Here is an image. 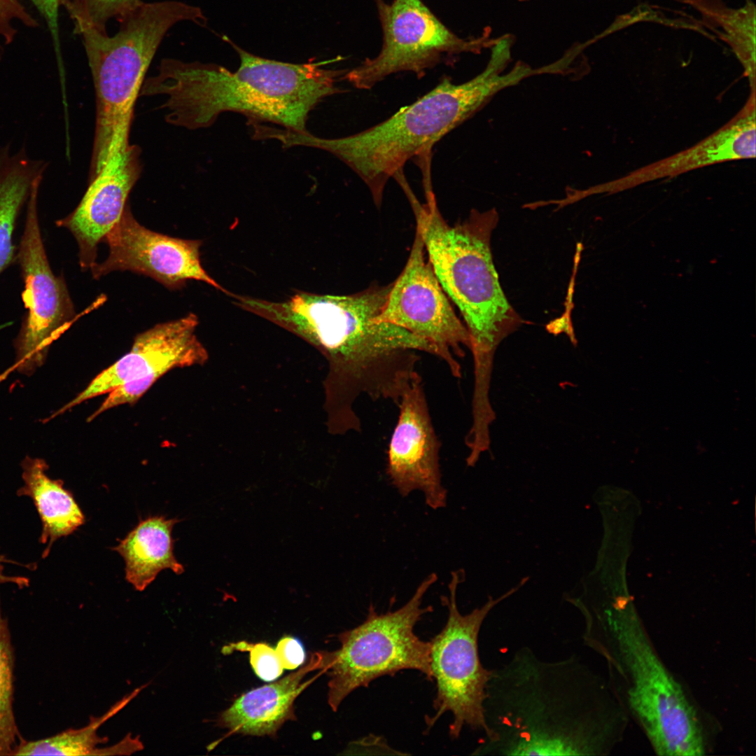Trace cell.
<instances>
[{
    "label": "cell",
    "mask_w": 756,
    "mask_h": 756,
    "mask_svg": "<svg viewBox=\"0 0 756 756\" xmlns=\"http://www.w3.org/2000/svg\"><path fill=\"white\" fill-rule=\"evenodd\" d=\"M484 716L475 754L598 756L622 740L628 713L608 681L576 655L547 661L522 647L490 670Z\"/></svg>",
    "instance_id": "obj_1"
},
{
    "label": "cell",
    "mask_w": 756,
    "mask_h": 756,
    "mask_svg": "<svg viewBox=\"0 0 756 756\" xmlns=\"http://www.w3.org/2000/svg\"><path fill=\"white\" fill-rule=\"evenodd\" d=\"M392 283H373L350 295L298 292L284 301L248 296L234 298L235 305L304 339L320 349L330 365L328 393L330 420L353 430L361 428L355 401L397 406L418 373L419 352L439 356L427 341L393 324L377 321Z\"/></svg>",
    "instance_id": "obj_2"
},
{
    "label": "cell",
    "mask_w": 756,
    "mask_h": 756,
    "mask_svg": "<svg viewBox=\"0 0 756 756\" xmlns=\"http://www.w3.org/2000/svg\"><path fill=\"white\" fill-rule=\"evenodd\" d=\"M234 48L240 59L235 71L167 58L157 74L144 80L140 95H163L166 121L188 130L207 127L231 111L303 132L310 111L324 98L342 92L337 86L342 70L268 59Z\"/></svg>",
    "instance_id": "obj_3"
},
{
    "label": "cell",
    "mask_w": 756,
    "mask_h": 756,
    "mask_svg": "<svg viewBox=\"0 0 756 756\" xmlns=\"http://www.w3.org/2000/svg\"><path fill=\"white\" fill-rule=\"evenodd\" d=\"M423 185L425 202L412 189L405 194L433 272L465 321L473 357L474 388L486 391L497 348L524 322L507 300L493 261L491 237L498 213L494 208L472 209L464 220L451 225L439 210L431 177H424Z\"/></svg>",
    "instance_id": "obj_4"
},
{
    "label": "cell",
    "mask_w": 756,
    "mask_h": 756,
    "mask_svg": "<svg viewBox=\"0 0 756 756\" xmlns=\"http://www.w3.org/2000/svg\"><path fill=\"white\" fill-rule=\"evenodd\" d=\"M584 644L606 661L608 682L659 755L700 756L708 750L700 712L658 654L636 615L624 606L580 608Z\"/></svg>",
    "instance_id": "obj_5"
},
{
    "label": "cell",
    "mask_w": 756,
    "mask_h": 756,
    "mask_svg": "<svg viewBox=\"0 0 756 756\" xmlns=\"http://www.w3.org/2000/svg\"><path fill=\"white\" fill-rule=\"evenodd\" d=\"M500 62L460 84L447 77L412 104L384 121L356 134L321 138L295 132L293 146L323 150L351 168L365 183L377 207L388 180L414 156L431 151L445 134L480 109L494 94L522 79L518 69L502 76Z\"/></svg>",
    "instance_id": "obj_6"
},
{
    "label": "cell",
    "mask_w": 756,
    "mask_h": 756,
    "mask_svg": "<svg viewBox=\"0 0 756 756\" xmlns=\"http://www.w3.org/2000/svg\"><path fill=\"white\" fill-rule=\"evenodd\" d=\"M118 32L81 31L96 96L95 132L90 176L110 151L130 144L136 100L146 73L168 31L181 21L206 22L202 10L176 0L141 1L117 19Z\"/></svg>",
    "instance_id": "obj_7"
},
{
    "label": "cell",
    "mask_w": 756,
    "mask_h": 756,
    "mask_svg": "<svg viewBox=\"0 0 756 756\" xmlns=\"http://www.w3.org/2000/svg\"><path fill=\"white\" fill-rule=\"evenodd\" d=\"M433 573L418 586L399 609L378 614L370 605L366 619L337 636L340 647L328 651V702L333 711L352 692L374 680L403 670H416L433 681L430 643L422 640L414 627L433 607H423V598L437 581Z\"/></svg>",
    "instance_id": "obj_8"
},
{
    "label": "cell",
    "mask_w": 756,
    "mask_h": 756,
    "mask_svg": "<svg viewBox=\"0 0 756 756\" xmlns=\"http://www.w3.org/2000/svg\"><path fill=\"white\" fill-rule=\"evenodd\" d=\"M448 584L449 596H441L442 604L448 611L442 631L430 640V668L435 680L434 714L426 716L429 729L445 713L452 714L449 736L457 739L464 727L486 731L484 701L490 670L479 659L478 636L484 620L491 609L507 598L527 581L524 578L516 587L496 598L490 597L480 608L463 615L456 604V589L461 572L452 571Z\"/></svg>",
    "instance_id": "obj_9"
},
{
    "label": "cell",
    "mask_w": 756,
    "mask_h": 756,
    "mask_svg": "<svg viewBox=\"0 0 756 756\" xmlns=\"http://www.w3.org/2000/svg\"><path fill=\"white\" fill-rule=\"evenodd\" d=\"M192 313L137 335L129 352L99 373L52 417L88 400L107 395L89 421L110 409L136 402L169 371L204 363L207 352L196 335Z\"/></svg>",
    "instance_id": "obj_10"
},
{
    "label": "cell",
    "mask_w": 756,
    "mask_h": 756,
    "mask_svg": "<svg viewBox=\"0 0 756 756\" xmlns=\"http://www.w3.org/2000/svg\"><path fill=\"white\" fill-rule=\"evenodd\" d=\"M42 178H37L27 201L24 228L18 260L24 282L22 300L27 310L14 342L13 369L31 375L42 365L52 343L76 316L74 303L63 276H56L42 239L37 197Z\"/></svg>",
    "instance_id": "obj_11"
},
{
    "label": "cell",
    "mask_w": 756,
    "mask_h": 756,
    "mask_svg": "<svg viewBox=\"0 0 756 756\" xmlns=\"http://www.w3.org/2000/svg\"><path fill=\"white\" fill-rule=\"evenodd\" d=\"M383 31L379 53L346 72L354 87L369 90L387 76L409 71L421 78L445 58L477 52L482 41L463 40L451 32L421 0L377 1Z\"/></svg>",
    "instance_id": "obj_12"
},
{
    "label": "cell",
    "mask_w": 756,
    "mask_h": 756,
    "mask_svg": "<svg viewBox=\"0 0 756 756\" xmlns=\"http://www.w3.org/2000/svg\"><path fill=\"white\" fill-rule=\"evenodd\" d=\"M377 321L399 326L433 345L451 374L461 377V367L455 356L463 358L464 348L470 350L469 334L426 258L417 230L407 262L392 282Z\"/></svg>",
    "instance_id": "obj_13"
},
{
    "label": "cell",
    "mask_w": 756,
    "mask_h": 756,
    "mask_svg": "<svg viewBox=\"0 0 756 756\" xmlns=\"http://www.w3.org/2000/svg\"><path fill=\"white\" fill-rule=\"evenodd\" d=\"M102 241L107 258L90 269L99 279L114 271H131L149 276L169 289H179L192 279L204 282L230 295L205 271L200 260V240L183 239L152 231L133 216L128 204L119 220Z\"/></svg>",
    "instance_id": "obj_14"
},
{
    "label": "cell",
    "mask_w": 756,
    "mask_h": 756,
    "mask_svg": "<svg viewBox=\"0 0 756 756\" xmlns=\"http://www.w3.org/2000/svg\"><path fill=\"white\" fill-rule=\"evenodd\" d=\"M399 415L387 452L386 473L402 496L421 491L433 510L446 506L440 468L441 443L435 431L421 377L417 373L398 405Z\"/></svg>",
    "instance_id": "obj_15"
},
{
    "label": "cell",
    "mask_w": 756,
    "mask_h": 756,
    "mask_svg": "<svg viewBox=\"0 0 756 756\" xmlns=\"http://www.w3.org/2000/svg\"><path fill=\"white\" fill-rule=\"evenodd\" d=\"M140 150L134 145L115 149L91 180L77 207L56 225L69 230L78 246L83 270L97 262V246L120 218L141 170Z\"/></svg>",
    "instance_id": "obj_16"
},
{
    "label": "cell",
    "mask_w": 756,
    "mask_h": 756,
    "mask_svg": "<svg viewBox=\"0 0 756 756\" xmlns=\"http://www.w3.org/2000/svg\"><path fill=\"white\" fill-rule=\"evenodd\" d=\"M756 90L724 126L686 150L636 169L621 178L582 190L584 197L612 194L704 167L755 158Z\"/></svg>",
    "instance_id": "obj_17"
},
{
    "label": "cell",
    "mask_w": 756,
    "mask_h": 756,
    "mask_svg": "<svg viewBox=\"0 0 756 756\" xmlns=\"http://www.w3.org/2000/svg\"><path fill=\"white\" fill-rule=\"evenodd\" d=\"M326 652H316L297 671L241 695L220 715L218 725L231 733L274 736L284 722L296 719L294 702L297 697L316 677L326 672Z\"/></svg>",
    "instance_id": "obj_18"
},
{
    "label": "cell",
    "mask_w": 756,
    "mask_h": 756,
    "mask_svg": "<svg viewBox=\"0 0 756 756\" xmlns=\"http://www.w3.org/2000/svg\"><path fill=\"white\" fill-rule=\"evenodd\" d=\"M24 485L18 496L31 498L42 522L40 542L48 543L43 553L46 557L52 545L59 538L72 533L85 522V517L72 493L63 482L46 475L48 465L41 458L27 456L22 463Z\"/></svg>",
    "instance_id": "obj_19"
},
{
    "label": "cell",
    "mask_w": 756,
    "mask_h": 756,
    "mask_svg": "<svg viewBox=\"0 0 756 756\" xmlns=\"http://www.w3.org/2000/svg\"><path fill=\"white\" fill-rule=\"evenodd\" d=\"M178 521L162 516L142 520L113 548L125 562V578L139 591L144 590L162 570L177 575L184 568L173 553L172 528Z\"/></svg>",
    "instance_id": "obj_20"
},
{
    "label": "cell",
    "mask_w": 756,
    "mask_h": 756,
    "mask_svg": "<svg viewBox=\"0 0 756 756\" xmlns=\"http://www.w3.org/2000/svg\"><path fill=\"white\" fill-rule=\"evenodd\" d=\"M46 168L45 162L31 160L24 149L10 155L8 146L0 148V274L13 258V233L21 209Z\"/></svg>",
    "instance_id": "obj_21"
},
{
    "label": "cell",
    "mask_w": 756,
    "mask_h": 756,
    "mask_svg": "<svg viewBox=\"0 0 756 756\" xmlns=\"http://www.w3.org/2000/svg\"><path fill=\"white\" fill-rule=\"evenodd\" d=\"M704 24L715 31L734 52L748 80L755 89V5L751 0L738 8L722 0H693Z\"/></svg>",
    "instance_id": "obj_22"
},
{
    "label": "cell",
    "mask_w": 756,
    "mask_h": 756,
    "mask_svg": "<svg viewBox=\"0 0 756 756\" xmlns=\"http://www.w3.org/2000/svg\"><path fill=\"white\" fill-rule=\"evenodd\" d=\"M125 705L120 701L101 718L79 729H69L55 736L27 741L20 739L11 755H97L96 745L107 741L97 736L96 730Z\"/></svg>",
    "instance_id": "obj_23"
},
{
    "label": "cell",
    "mask_w": 756,
    "mask_h": 756,
    "mask_svg": "<svg viewBox=\"0 0 756 756\" xmlns=\"http://www.w3.org/2000/svg\"><path fill=\"white\" fill-rule=\"evenodd\" d=\"M13 650L0 600V756L11 755L20 736L13 710Z\"/></svg>",
    "instance_id": "obj_24"
},
{
    "label": "cell",
    "mask_w": 756,
    "mask_h": 756,
    "mask_svg": "<svg viewBox=\"0 0 756 756\" xmlns=\"http://www.w3.org/2000/svg\"><path fill=\"white\" fill-rule=\"evenodd\" d=\"M141 0H59L74 24V32L79 34L88 29L106 33V25L134 8Z\"/></svg>",
    "instance_id": "obj_25"
},
{
    "label": "cell",
    "mask_w": 756,
    "mask_h": 756,
    "mask_svg": "<svg viewBox=\"0 0 756 756\" xmlns=\"http://www.w3.org/2000/svg\"><path fill=\"white\" fill-rule=\"evenodd\" d=\"M231 645L232 650L249 652L252 668L262 680L272 681L283 673L284 668L275 649L267 643L253 644L241 641Z\"/></svg>",
    "instance_id": "obj_26"
},
{
    "label": "cell",
    "mask_w": 756,
    "mask_h": 756,
    "mask_svg": "<svg viewBox=\"0 0 756 756\" xmlns=\"http://www.w3.org/2000/svg\"><path fill=\"white\" fill-rule=\"evenodd\" d=\"M15 20L24 25L35 27L36 20L27 11L20 0H0V41L5 45L10 44L15 38L16 29L13 26ZM2 47L0 42V57Z\"/></svg>",
    "instance_id": "obj_27"
},
{
    "label": "cell",
    "mask_w": 756,
    "mask_h": 756,
    "mask_svg": "<svg viewBox=\"0 0 756 756\" xmlns=\"http://www.w3.org/2000/svg\"><path fill=\"white\" fill-rule=\"evenodd\" d=\"M46 21L50 31L58 62L62 63L61 44L59 36V0H30Z\"/></svg>",
    "instance_id": "obj_28"
},
{
    "label": "cell",
    "mask_w": 756,
    "mask_h": 756,
    "mask_svg": "<svg viewBox=\"0 0 756 756\" xmlns=\"http://www.w3.org/2000/svg\"><path fill=\"white\" fill-rule=\"evenodd\" d=\"M276 652L284 668L294 669L303 664L305 652L301 642L293 637H284L277 643Z\"/></svg>",
    "instance_id": "obj_29"
},
{
    "label": "cell",
    "mask_w": 756,
    "mask_h": 756,
    "mask_svg": "<svg viewBox=\"0 0 756 756\" xmlns=\"http://www.w3.org/2000/svg\"><path fill=\"white\" fill-rule=\"evenodd\" d=\"M4 563L17 564L16 562L12 561L10 560L6 559L4 556L0 555V582H2V583H6V582L14 583V584H17L20 588H22L24 587H27L29 585V580L27 578L20 577V576H17V577L16 576H9V575H5L4 573V566L2 564H4Z\"/></svg>",
    "instance_id": "obj_30"
}]
</instances>
